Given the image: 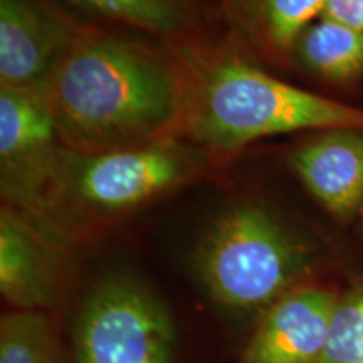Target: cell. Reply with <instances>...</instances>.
<instances>
[{"mask_svg": "<svg viewBox=\"0 0 363 363\" xmlns=\"http://www.w3.org/2000/svg\"><path fill=\"white\" fill-rule=\"evenodd\" d=\"M81 11L162 39L179 40L208 13L194 0H67Z\"/></svg>", "mask_w": 363, "mask_h": 363, "instance_id": "7c38bea8", "label": "cell"}, {"mask_svg": "<svg viewBox=\"0 0 363 363\" xmlns=\"http://www.w3.org/2000/svg\"><path fill=\"white\" fill-rule=\"evenodd\" d=\"M175 326L147 286L115 274L91 289L74 330L76 363H172Z\"/></svg>", "mask_w": 363, "mask_h": 363, "instance_id": "277c9868", "label": "cell"}, {"mask_svg": "<svg viewBox=\"0 0 363 363\" xmlns=\"http://www.w3.org/2000/svg\"><path fill=\"white\" fill-rule=\"evenodd\" d=\"M39 93L59 142L78 153L169 142L180 115L177 66L143 44L79 24Z\"/></svg>", "mask_w": 363, "mask_h": 363, "instance_id": "6da1fadb", "label": "cell"}, {"mask_svg": "<svg viewBox=\"0 0 363 363\" xmlns=\"http://www.w3.org/2000/svg\"><path fill=\"white\" fill-rule=\"evenodd\" d=\"M318 363H363V279L340 293L328 342Z\"/></svg>", "mask_w": 363, "mask_h": 363, "instance_id": "9a60e30c", "label": "cell"}, {"mask_svg": "<svg viewBox=\"0 0 363 363\" xmlns=\"http://www.w3.org/2000/svg\"><path fill=\"white\" fill-rule=\"evenodd\" d=\"M320 19L363 30V0H328Z\"/></svg>", "mask_w": 363, "mask_h": 363, "instance_id": "2e32d148", "label": "cell"}, {"mask_svg": "<svg viewBox=\"0 0 363 363\" xmlns=\"http://www.w3.org/2000/svg\"><path fill=\"white\" fill-rule=\"evenodd\" d=\"M315 247L269 208L240 203L212 222L195 252V272L212 301L234 315L259 316L308 283Z\"/></svg>", "mask_w": 363, "mask_h": 363, "instance_id": "3957f363", "label": "cell"}, {"mask_svg": "<svg viewBox=\"0 0 363 363\" xmlns=\"http://www.w3.org/2000/svg\"><path fill=\"white\" fill-rule=\"evenodd\" d=\"M328 0H227L222 21L261 56L294 51L303 30L320 19Z\"/></svg>", "mask_w": 363, "mask_h": 363, "instance_id": "8fae6325", "label": "cell"}, {"mask_svg": "<svg viewBox=\"0 0 363 363\" xmlns=\"http://www.w3.org/2000/svg\"><path fill=\"white\" fill-rule=\"evenodd\" d=\"M338 289L308 281L259 315L238 363H318L328 342Z\"/></svg>", "mask_w": 363, "mask_h": 363, "instance_id": "8992f818", "label": "cell"}, {"mask_svg": "<svg viewBox=\"0 0 363 363\" xmlns=\"http://www.w3.org/2000/svg\"><path fill=\"white\" fill-rule=\"evenodd\" d=\"M59 286V259L39 225L12 208L0 214V291L13 310L48 311Z\"/></svg>", "mask_w": 363, "mask_h": 363, "instance_id": "9c48e42d", "label": "cell"}, {"mask_svg": "<svg viewBox=\"0 0 363 363\" xmlns=\"http://www.w3.org/2000/svg\"><path fill=\"white\" fill-rule=\"evenodd\" d=\"M56 123L39 91H0V160L4 192L22 202L61 150Z\"/></svg>", "mask_w": 363, "mask_h": 363, "instance_id": "ba28073f", "label": "cell"}, {"mask_svg": "<svg viewBox=\"0 0 363 363\" xmlns=\"http://www.w3.org/2000/svg\"><path fill=\"white\" fill-rule=\"evenodd\" d=\"M174 135L208 148H239L303 130L363 131V108L276 79L235 54L190 59L180 69Z\"/></svg>", "mask_w": 363, "mask_h": 363, "instance_id": "7a4b0ae2", "label": "cell"}, {"mask_svg": "<svg viewBox=\"0 0 363 363\" xmlns=\"http://www.w3.org/2000/svg\"><path fill=\"white\" fill-rule=\"evenodd\" d=\"M76 22L45 0H0V84L40 91L61 61Z\"/></svg>", "mask_w": 363, "mask_h": 363, "instance_id": "52a82bcc", "label": "cell"}, {"mask_svg": "<svg viewBox=\"0 0 363 363\" xmlns=\"http://www.w3.org/2000/svg\"><path fill=\"white\" fill-rule=\"evenodd\" d=\"M0 363H59L56 333L48 313L12 310L2 316Z\"/></svg>", "mask_w": 363, "mask_h": 363, "instance_id": "5bb4252c", "label": "cell"}, {"mask_svg": "<svg viewBox=\"0 0 363 363\" xmlns=\"http://www.w3.org/2000/svg\"><path fill=\"white\" fill-rule=\"evenodd\" d=\"M294 174L337 219H350L363 206V135L325 131L289 157Z\"/></svg>", "mask_w": 363, "mask_h": 363, "instance_id": "30bf717a", "label": "cell"}, {"mask_svg": "<svg viewBox=\"0 0 363 363\" xmlns=\"http://www.w3.org/2000/svg\"><path fill=\"white\" fill-rule=\"evenodd\" d=\"M294 52L320 78L347 83L363 72V30L318 19L299 35Z\"/></svg>", "mask_w": 363, "mask_h": 363, "instance_id": "4fadbf2b", "label": "cell"}, {"mask_svg": "<svg viewBox=\"0 0 363 363\" xmlns=\"http://www.w3.org/2000/svg\"><path fill=\"white\" fill-rule=\"evenodd\" d=\"M194 2L206 9L208 13L220 17V19H222V16H224V9H225L227 0H194Z\"/></svg>", "mask_w": 363, "mask_h": 363, "instance_id": "e0dca14e", "label": "cell"}, {"mask_svg": "<svg viewBox=\"0 0 363 363\" xmlns=\"http://www.w3.org/2000/svg\"><path fill=\"white\" fill-rule=\"evenodd\" d=\"M197 172L190 153L169 142L101 153H59L51 174L62 175V195L84 211L118 216L135 211L187 182Z\"/></svg>", "mask_w": 363, "mask_h": 363, "instance_id": "5b68a950", "label": "cell"}]
</instances>
